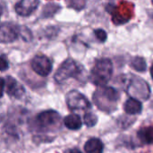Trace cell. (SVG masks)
<instances>
[{
	"label": "cell",
	"instance_id": "obj_1",
	"mask_svg": "<svg viewBox=\"0 0 153 153\" xmlns=\"http://www.w3.org/2000/svg\"><path fill=\"white\" fill-rule=\"evenodd\" d=\"M119 100L118 91L108 86H100L93 94V101L95 105L103 112H113L117 109Z\"/></svg>",
	"mask_w": 153,
	"mask_h": 153
},
{
	"label": "cell",
	"instance_id": "obj_2",
	"mask_svg": "<svg viewBox=\"0 0 153 153\" xmlns=\"http://www.w3.org/2000/svg\"><path fill=\"white\" fill-rule=\"evenodd\" d=\"M113 74V64L109 58L96 60L90 74V81L97 86H105L111 79Z\"/></svg>",
	"mask_w": 153,
	"mask_h": 153
},
{
	"label": "cell",
	"instance_id": "obj_3",
	"mask_svg": "<svg viewBox=\"0 0 153 153\" xmlns=\"http://www.w3.org/2000/svg\"><path fill=\"white\" fill-rule=\"evenodd\" d=\"M83 74V67L75 62L72 58H67L59 66L54 75V79L56 82L62 83L69 78L79 79Z\"/></svg>",
	"mask_w": 153,
	"mask_h": 153
},
{
	"label": "cell",
	"instance_id": "obj_4",
	"mask_svg": "<svg viewBox=\"0 0 153 153\" xmlns=\"http://www.w3.org/2000/svg\"><path fill=\"white\" fill-rule=\"evenodd\" d=\"M126 92L132 98L148 100L151 95V89L147 82L143 79L136 75H132L126 87Z\"/></svg>",
	"mask_w": 153,
	"mask_h": 153
},
{
	"label": "cell",
	"instance_id": "obj_5",
	"mask_svg": "<svg viewBox=\"0 0 153 153\" xmlns=\"http://www.w3.org/2000/svg\"><path fill=\"white\" fill-rule=\"evenodd\" d=\"M60 115L55 110H47L36 117L37 126L41 130H52L60 125Z\"/></svg>",
	"mask_w": 153,
	"mask_h": 153
},
{
	"label": "cell",
	"instance_id": "obj_6",
	"mask_svg": "<svg viewBox=\"0 0 153 153\" xmlns=\"http://www.w3.org/2000/svg\"><path fill=\"white\" fill-rule=\"evenodd\" d=\"M65 100L67 107L71 110H88L91 108L89 100L76 90L70 91L65 96Z\"/></svg>",
	"mask_w": 153,
	"mask_h": 153
},
{
	"label": "cell",
	"instance_id": "obj_7",
	"mask_svg": "<svg viewBox=\"0 0 153 153\" xmlns=\"http://www.w3.org/2000/svg\"><path fill=\"white\" fill-rule=\"evenodd\" d=\"M32 70L39 76L46 77L52 71V63L46 56H36L30 62Z\"/></svg>",
	"mask_w": 153,
	"mask_h": 153
},
{
	"label": "cell",
	"instance_id": "obj_8",
	"mask_svg": "<svg viewBox=\"0 0 153 153\" xmlns=\"http://www.w3.org/2000/svg\"><path fill=\"white\" fill-rule=\"evenodd\" d=\"M19 36V29L13 23L0 24V43H11Z\"/></svg>",
	"mask_w": 153,
	"mask_h": 153
},
{
	"label": "cell",
	"instance_id": "obj_9",
	"mask_svg": "<svg viewBox=\"0 0 153 153\" xmlns=\"http://www.w3.org/2000/svg\"><path fill=\"white\" fill-rule=\"evenodd\" d=\"M39 0H20L14 5L16 13L22 17L30 15L38 7Z\"/></svg>",
	"mask_w": 153,
	"mask_h": 153
},
{
	"label": "cell",
	"instance_id": "obj_10",
	"mask_svg": "<svg viewBox=\"0 0 153 153\" xmlns=\"http://www.w3.org/2000/svg\"><path fill=\"white\" fill-rule=\"evenodd\" d=\"M106 11L112 15V21L116 25L124 24V23L127 22L132 17V15L129 12L128 13L121 12L119 7L117 8L116 5H114L112 4H108L106 5Z\"/></svg>",
	"mask_w": 153,
	"mask_h": 153
},
{
	"label": "cell",
	"instance_id": "obj_11",
	"mask_svg": "<svg viewBox=\"0 0 153 153\" xmlns=\"http://www.w3.org/2000/svg\"><path fill=\"white\" fill-rule=\"evenodd\" d=\"M5 86H6V92L7 94L14 99H21L24 93L25 90L22 84H20L14 78L8 76L6 78L5 82Z\"/></svg>",
	"mask_w": 153,
	"mask_h": 153
},
{
	"label": "cell",
	"instance_id": "obj_12",
	"mask_svg": "<svg viewBox=\"0 0 153 153\" xmlns=\"http://www.w3.org/2000/svg\"><path fill=\"white\" fill-rule=\"evenodd\" d=\"M142 102L134 98H129L124 104V110L128 115H137L142 112Z\"/></svg>",
	"mask_w": 153,
	"mask_h": 153
},
{
	"label": "cell",
	"instance_id": "obj_13",
	"mask_svg": "<svg viewBox=\"0 0 153 153\" xmlns=\"http://www.w3.org/2000/svg\"><path fill=\"white\" fill-rule=\"evenodd\" d=\"M103 143L98 138H91L84 144V151L86 153H103Z\"/></svg>",
	"mask_w": 153,
	"mask_h": 153
},
{
	"label": "cell",
	"instance_id": "obj_14",
	"mask_svg": "<svg viewBox=\"0 0 153 153\" xmlns=\"http://www.w3.org/2000/svg\"><path fill=\"white\" fill-rule=\"evenodd\" d=\"M64 124L68 129L73 130V131L79 130L82 125L81 117L76 114H71V115L66 116L64 118Z\"/></svg>",
	"mask_w": 153,
	"mask_h": 153
},
{
	"label": "cell",
	"instance_id": "obj_15",
	"mask_svg": "<svg viewBox=\"0 0 153 153\" xmlns=\"http://www.w3.org/2000/svg\"><path fill=\"white\" fill-rule=\"evenodd\" d=\"M137 135L139 139L145 144H152L153 143V126H146L141 128Z\"/></svg>",
	"mask_w": 153,
	"mask_h": 153
},
{
	"label": "cell",
	"instance_id": "obj_16",
	"mask_svg": "<svg viewBox=\"0 0 153 153\" xmlns=\"http://www.w3.org/2000/svg\"><path fill=\"white\" fill-rule=\"evenodd\" d=\"M130 67L137 72H145L147 70V62L143 56H134L130 61Z\"/></svg>",
	"mask_w": 153,
	"mask_h": 153
},
{
	"label": "cell",
	"instance_id": "obj_17",
	"mask_svg": "<svg viewBox=\"0 0 153 153\" xmlns=\"http://www.w3.org/2000/svg\"><path fill=\"white\" fill-rule=\"evenodd\" d=\"M83 120H84L85 125L88 127H92V126H94L97 124L98 117H97V116L95 114H93L91 112H87V113L84 114Z\"/></svg>",
	"mask_w": 153,
	"mask_h": 153
},
{
	"label": "cell",
	"instance_id": "obj_18",
	"mask_svg": "<svg viewBox=\"0 0 153 153\" xmlns=\"http://www.w3.org/2000/svg\"><path fill=\"white\" fill-rule=\"evenodd\" d=\"M94 35L96 37V39L100 41V42H105L108 39V34L107 32L102 30V29H97L94 30Z\"/></svg>",
	"mask_w": 153,
	"mask_h": 153
},
{
	"label": "cell",
	"instance_id": "obj_19",
	"mask_svg": "<svg viewBox=\"0 0 153 153\" xmlns=\"http://www.w3.org/2000/svg\"><path fill=\"white\" fill-rule=\"evenodd\" d=\"M8 67H9V64L7 58L4 56H0V71L4 72L8 69Z\"/></svg>",
	"mask_w": 153,
	"mask_h": 153
},
{
	"label": "cell",
	"instance_id": "obj_20",
	"mask_svg": "<svg viewBox=\"0 0 153 153\" xmlns=\"http://www.w3.org/2000/svg\"><path fill=\"white\" fill-rule=\"evenodd\" d=\"M70 2H71V4H70V5L71 6H74V3H76L75 4V8L76 9H82V8H83V6H84V4H85V1L84 0H69Z\"/></svg>",
	"mask_w": 153,
	"mask_h": 153
},
{
	"label": "cell",
	"instance_id": "obj_21",
	"mask_svg": "<svg viewBox=\"0 0 153 153\" xmlns=\"http://www.w3.org/2000/svg\"><path fill=\"white\" fill-rule=\"evenodd\" d=\"M4 86H5V81L3 78L0 77V98H2V96L4 94Z\"/></svg>",
	"mask_w": 153,
	"mask_h": 153
},
{
	"label": "cell",
	"instance_id": "obj_22",
	"mask_svg": "<svg viewBox=\"0 0 153 153\" xmlns=\"http://www.w3.org/2000/svg\"><path fill=\"white\" fill-rule=\"evenodd\" d=\"M148 15L151 21H152L153 22V11L152 10H148Z\"/></svg>",
	"mask_w": 153,
	"mask_h": 153
},
{
	"label": "cell",
	"instance_id": "obj_23",
	"mask_svg": "<svg viewBox=\"0 0 153 153\" xmlns=\"http://www.w3.org/2000/svg\"><path fill=\"white\" fill-rule=\"evenodd\" d=\"M70 153H82V152H80L79 150H77V149H74V150H72Z\"/></svg>",
	"mask_w": 153,
	"mask_h": 153
},
{
	"label": "cell",
	"instance_id": "obj_24",
	"mask_svg": "<svg viewBox=\"0 0 153 153\" xmlns=\"http://www.w3.org/2000/svg\"><path fill=\"white\" fill-rule=\"evenodd\" d=\"M151 75H152V78L153 80V65H152V67H151Z\"/></svg>",
	"mask_w": 153,
	"mask_h": 153
},
{
	"label": "cell",
	"instance_id": "obj_25",
	"mask_svg": "<svg viewBox=\"0 0 153 153\" xmlns=\"http://www.w3.org/2000/svg\"><path fill=\"white\" fill-rule=\"evenodd\" d=\"M2 13H3V8H2V6L0 5V17H1V15H2Z\"/></svg>",
	"mask_w": 153,
	"mask_h": 153
},
{
	"label": "cell",
	"instance_id": "obj_26",
	"mask_svg": "<svg viewBox=\"0 0 153 153\" xmlns=\"http://www.w3.org/2000/svg\"><path fill=\"white\" fill-rule=\"evenodd\" d=\"M152 5H153V0H152Z\"/></svg>",
	"mask_w": 153,
	"mask_h": 153
}]
</instances>
